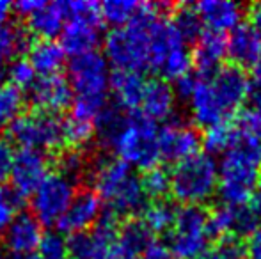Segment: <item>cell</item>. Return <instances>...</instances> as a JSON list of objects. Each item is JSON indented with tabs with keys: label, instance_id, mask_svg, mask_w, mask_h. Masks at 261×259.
I'll return each instance as SVG.
<instances>
[{
	"label": "cell",
	"instance_id": "obj_11",
	"mask_svg": "<svg viewBox=\"0 0 261 259\" xmlns=\"http://www.w3.org/2000/svg\"><path fill=\"white\" fill-rule=\"evenodd\" d=\"M203 144L199 131L194 126L183 125L179 121L167 123L158 131V149L160 158L167 162H183L190 156L199 153V146Z\"/></svg>",
	"mask_w": 261,
	"mask_h": 259
},
{
	"label": "cell",
	"instance_id": "obj_45",
	"mask_svg": "<svg viewBox=\"0 0 261 259\" xmlns=\"http://www.w3.org/2000/svg\"><path fill=\"white\" fill-rule=\"evenodd\" d=\"M251 98L254 103H261V57L252 68V80H251Z\"/></svg>",
	"mask_w": 261,
	"mask_h": 259
},
{
	"label": "cell",
	"instance_id": "obj_28",
	"mask_svg": "<svg viewBox=\"0 0 261 259\" xmlns=\"http://www.w3.org/2000/svg\"><path fill=\"white\" fill-rule=\"evenodd\" d=\"M54 156H55V160H54L55 172L62 174L64 178L71 180L75 185L79 183L80 180H84V176H89L91 162L86 153H84V149L64 148L62 151L55 153Z\"/></svg>",
	"mask_w": 261,
	"mask_h": 259
},
{
	"label": "cell",
	"instance_id": "obj_14",
	"mask_svg": "<svg viewBox=\"0 0 261 259\" xmlns=\"http://www.w3.org/2000/svg\"><path fill=\"white\" fill-rule=\"evenodd\" d=\"M73 98L75 93L62 75L41 76L31 87V100L36 110L48 112V114L66 110L73 103Z\"/></svg>",
	"mask_w": 261,
	"mask_h": 259
},
{
	"label": "cell",
	"instance_id": "obj_36",
	"mask_svg": "<svg viewBox=\"0 0 261 259\" xmlns=\"http://www.w3.org/2000/svg\"><path fill=\"white\" fill-rule=\"evenodd\" d=\"M199 259H245V243L237 236H222Z\"/></svg>",
	"mask_w": 261,
	"mask_h": 259
},
{
	"label": "cell",
	"instance_id": "obj_20",
	"mask_svg": "<svg viewBox=\"0 0 261 259\" xmlns=\"http://www.w3.org/2000/svg\"><path fill=\"white\" fill-rule=\"evenodd\" d=\"M148 80L142 73L135 71H114L110 75V89L116 98V105L123 110L135 112L141 108L144 100V91Z\"/></svg>",
	"mask_w": 261,
	"mask_h": 259
},
{
	"label": "cell",
	"instance_id": "obj_44",
	"mask_svg": "<svg viewBox=\"0 0 261 259\" xmlns=\"http://www.w3.org/2000/svg\"><path fill=\"white\" fill-rule=\"evenodd\" d=\"M45 4H46L45 0H20V2H16L13 6V11H16V14H20V16L29 18L32 13H36L39 7L45 6Z\"/></svg>",
	"mask_w": 261,
	"mask_h": 259
},
{
	"label": "cell",
	"instance_id": "obj_50",
	"mask_svg": "<svg viewBox=\"0 0 261 259\" xmlns=\"http://www.w3.org/2000/svg\"><path fill=\"white\" fill-rule=\"evenodd\" d=\"M0 259H39L38 256L31 254V256H16V254H7V256H2Z\"/></svg>",
	"mask_w": 261,
	"mask_h": 259
},
{
	"label": "cell",
	"instance_id": "obj_48",
	"mask_svg": "<svg viewBox=\"0 0 261 259\" xmlns=\"http://www.w3.org/2000/svg\"><path fill=\"white\" fill-rule=\"evenodd\" d=\"M247 16H249V23L261 34V2H256V4H252V6H249Z\"/></svg>",
	"mask_w": 261,
	"mask_h": 259
},
{
	"label": "cell",
	"instance_id": "obj_27",
	"mask_svg": "<svg viewBox=\"0 0 261 259\" xmlns=\"http://www.w3.org/2000/svg\"><path fill=\"white\" fill-rule=\"evenodd\" d=\"M171 23L185 43H197L204 36V21L201 20L196 6L176 4L171 13Z\"/></svg>",
	"mask_w": 261,
	"mask_h": 259
},
{
	"label": "cell",
	"instance_id": "obj_31",
	"mask_svg": "<svg viewBox=\"0 0 261 259\" xmlns=\"http://www.w3.org/2000/svg\"><path fill=\"white\" fill-rule=\"evenodd\" d=\"M144 9V4L135 0H107L101 4V18L116 28L126 27Z\"/></svg>",
	"mask_w": 261,
	"mask_h": 259
},
{
	"label": "cell",
	"instance_id": "obj_21",
	"mask_svg": "<svg viewBox=\"0 0 261 259\" xmlns=\"http://www.w3.org/2000/svg\"><path fill=\"white\" fill-rule=\"evenodd\" d=\"M176 94L174 89L164 78H151L146 83L142 114L151 121H167L174 112Z\"/></svg>",
	"mask_w": 261,
	"mask_h": 259
},
{
	"label": "cell",
	"instance_id": "obj_9",
	"mask_svg": "<svg viewBox=\"0 0 261 259\" xmlns=\"http://www.w3.org/2000/svg\"><path fill=\"white\" fill-rule=\"evenodd\" d=\"M69 85L75 96H107L110 87L109 63L100 52L71 57L68 66Z\"/></svg>",
	"mask_w": 261,
	"mask_h": 259
},
{
	"label": "cell",
	"instance_id": "obj_24",
	"mask_svg": "<svg viewBox=\"0 0 261 259\" xmlns=\"http://www.w3.org/2000/svg\"><path fill=\"white\" fill-rule=\"evenodd\" d=\"M66 52L61 46V43L54 39H39L34 41L29 50V61L36 73L41 76H52L59 75L61 68L64 66Z\"/></svg>",
	"mask_w": 261,
	"mask_h": 259
},
{
	"label": "cell",
	"instance_id": "obj_43",
	"mask_svg": "<svg viewBox=\"0 0 261 259\" xmlns=\"http://www.w3.org/2000/svg\"><path fill=\"white\" fill-rule=\"evenodd\" d=\"M245 259H261V227L245 240Z\"/></svg>",
	"mask_w": 261,
	"mask_h": 259
},
{
	"label": "cell",
	"instance_id": "obj_7",
	"mask_svg": "<svg viewBox=\"0 0 261 259\" xmlns=\"http://www.w3.org/2000/svg\"><path fill=\"white\" fill-rule=\"evenodd\" d=\"M7 140L21 146V149L59 153L66 148L64 119L41 110L21 114L7 126Z\"/></svg>",
	"mask_w": 261,
	"mask_h": 259
},
{
	"label": "cell",
	"instance_id": "obj_18",
	"mask_svg": "<svg viewBox=\"0 0 261 259\" xmlns=\"http://www.w3.org/2000/svg\"><path fill=\"white\" fill-rule=\"evenodd\" d=\"M189 103H190V112H192L194 123L197 126H201V128L208 130L212 126L220 125V123L229 121V116L224 110L220 101L217 100L210 80L199 78V83H197Z\"/></svg>",
	"mask_w": 261,
	"mask_h": 259
},
{
	"label": "cell",
	"instance_id": "obj_3",
	"mask_svg": "<svg viewBox=\"0 0 261 259\" xmlns=\"http://www.w3.org/2000/svg\"><path fill=\"white\" fill-rule=\"evenodd\" d=\"M219 190V169L208 153H197L171 170V194L185 206H201Z\"/></svg>",
	"mask_w": 261,
	"mask_h": 259
},
{
	"label": "cell",
	"instance_id": "obj_42",
	"mask_svg": "<svg viewBox=\"0 0 261 259\" xmlns=\"http://www.w3.org/2000/svg\"><path fill=\"white\" fill-rule=\"evenodd\" d=\"M197 83H199V76H194V75H190V73L185 76H181V78H178L176 80V85L172 87L176 98H179L181 101H190Z\"/></svg>",
	"mask_w": 261,
	"mask_h": 259
},
{
	"label": "cell",
	"instance_id": "obj_39",
	"mask_svg": "<svg viewBox=\"0 0 261 259\" xmlns=\"http://www.w3.org/2000/svg\"><path fill=\"white\" fill-rule=\"evenodd\" d=\"M68 242L59 233H46L38 249L39 259H68Z\"/></svg>",
	"mask_w": 261,
	"mask_h": 259
},
{
	"label": "cell",
	"instance_id": "obj_34",
	"mask_svg": "<svg viewBox=\"0 0 261 259\" xmlns=\"http://www.w3.org/2000/svg\"><path fill=\"white\" fill-rule=\"evenodd\" d=\"M94 137V125L80 119H64V144L66 148L84 149Z\"/></svg>",
	"mask_w": 261,
	"mask_h": 259
},
{
	"label": "cell",
	"instance_id": "obj_35",
	"mask_svg": "<svg viewBox=\"0 0 261 259\" xmlns=\"http://www.w3.org/2000/svg\"><path fill=\"white\" fill-rule=\"evenodd\" d=\"M234 135V123H220L217 126H212L204 131L203 146L206 148L208 155H217V153H226L231 146Z\"/></svg>",
	"mask_w": 261,
	"mask_h": 259
},
{
	"label": "cell",
	"instance_id": "obj_8",
	"mask_svg": "<svg viewBox=\"0 0 261 259\" xmlns=\"http://www.w3.org/2000/svg\"><path fill=\"white\" fill-rule=\"evenodd\" d=\"M76 195V185L59 172H52L45 178L38 190L32 194V215L41 225H57L62 215L68 211L69 204Z\"/></svg>",
	"mask_w": 261,
	"mask_h": 259
},
{
	"label": "cell",
	"instance_id": "obj_15",
	"mask_svg": "<svg viewBox=\"0 0 261 259\" xmlns=\"http://www.w3.org/2000/svg\"><path fill=\"white\" fill-rule=\"evenodd\" d=\"M43 236V225L38 218L32 213H20L4 233V245L9 254L31 256L36 249H39Z\"/></svg>",
	"mask_w": 261,
	"mask_h": 259
},
{
	"label": "cell",
	"instance_id": "obj_51",
	"mask_svg": "<svg viewBox=\"0 0 261 259\" xmlns=\"http://www.w3.org/2000/svg\"><path fill=\"white\" fill-rule=\"evenodd\" d=\"M7 76V69H6V66H4V61H0V87L4 85V78Z\"/></svg>",
	"mask_w": 261,
	"mask_h": 259
},
{
	"label": "cell",
	"instance_id": "obj_22",
	"mask_svg": "<svg viewBox=\"0 0 261 259\" xmlns=\"http://www.w3.org/2000/svg\"><path fill=\"white\" fill-rule=\"evenodd\" d=\"M185 41L179 38L171 21L158 16L149 25V53H151V68L158 69L172 52L183 48Z\"/></svg>",
	"mask_w": 261,
	"mask_h": 259
},
{
	"label": "cell",
	"instance_id": "obj_37",
	"mask_svg": "<svg viewBox=\"0 0 261 259\" xmlns=\"http://www.w3.org/2000/svg\"><path fill=\"white\" fill-rule=\"evenodd\" d=\"M25 204V199L18 195L13 188L0 185V235L7 231L11 222L16 218V211Z\"/></svg>",
	"mask_w": 261,
	"mask_h": 259
},
{
	"label": "cell",
	"instance_id": "obj_17",
	"mask_svg": "<svg viewBox=\"0 0 261 259\" xmlns=\"http://www.w3.org/2000/svg\"><path fill=\"white\" fill-rule=\"evenodd\" d=\"M227 55L226 38L217 32H204V36L196 43L192 52V66L196 68L197 76L210 80L222 68V61Z\"/></svg>",
	"mask_w": 261,
	"mask_h": 259
},
{
	"label": "cell",
	"instance_id": "obj_46",
	"mask_svg": "<svg viewBox=\"0 0 261 259\" xmlns=\"http://www.w3.org/2000/svg\"><path fill=\"white\" fill-rule=\"evenodd\" d=\"M142 259H172V256L165 245H162V243H153L144 252Z\"/></svg>",
	"mask_w": 261,
	"mask_h": 259
},
{
	"label": "cell",
	"instance_id": "obj_1",
	"mask_svg": "<svg viewBox=\"0 0 261 259\" xmlns=\"http://www.w3.org/2000/svg\"><path fill=\"white\" fill-rule=\"evenodd\" d=\"M261 181V140L234 123L231 146L224 153L219 170V195L222 204L249 203Z\"/></svg>",
	"mask_w": 261,
	"mask_h": 259
},
{
	"label": "cell",
	"instance_id": "obj_47",
	"mask_svg": "<svg viewBox=\"0 0 261 259\" xmlns=\"http://www.w3.org/2000/svg\"><path fill=\"white\" fill-rule=\"evenodd\" d=\"M249 208L252 210V213L256 215V218H258V222L261 224V181L259 185L256 187V190L252 192V195L249 197Z\"/></svg>",
	"mask_w": 261,
	"mask_h": 259
},
{
	"label": "cell",
	"instance_id": "obj_33",
	"mask_svg": "<svg viewBox=\"0 0 261 259\" xmlns=\"http://www.w3.org/2000/svg\"><path fill=\"white\" fill-rule=\"evenodd\" d=\"M141 181L146 195L153 200L167 199V195L171 194V172L165 170L164 167L156 165L153 169L144 170Z\"/></svg>",
	"mask_w": 261,
	"mask_h": 259
},
{
	"label": "cell",
	"instance_id": "obj_30",
	"mask_svg": "<svg viewBox=\"0 0 261 259\" xmlns=\"http://www.w3.org/2000/svg\"><path fill=\"white\" fill-rule=\"evenodd\" d=\"M31 32L27 27H18L13 23L0 25V61L11 59L31 50Z\"/></svg>",
	"mask_w": 261,
	"mask_h": 259
},
{
	"label": "cell",
	"instance_id": "obj_32",
	"mask_svg": "<svg viewBox=\"0 0 261 259\" xmlns=\"http://www.w3.org/2000/svg\"><path fill=\"white\" fill-rule=\"evenodd\" d=\"M23 103V94L18 87L11 83H4L0 87V128H6L14 119L20 118Z\"/></svg>",
	"mask_w": 261,
	"mask_h": 259
},
{
	"label": "cell",
	"instance_id": "obj_25",
	"mask_svg": "<svg viewBox=\"0 0 261 259\" xmlns=\"http://www.w3.org/2000/svg\"><path fill=\"white\" fill-rule=\"evenodd\" d=\"M128 121L126 110L117 105H107L105 110L94 119V137L98 144L105 149H114L116 140L119 138L121 131Z\"/></svg>",
	"mask_w": 261,
	"mask_h": 259
},
{
	"label": "cell",
	"instance_id": "obj_38",
	"mask_svg": "<svg viewBox=\"0 0 261 259\" xmlns=\"http://www.w3.org/2000/svg\"><path fill=\"white\" fill-rule=\"evenodd\" d=\"M7 76H9V83L18 87L20 91L29 89L36 83V69L32 68L31 61L23 59V57H16L7 68Z\"/></svg>",
	"mask_w": 261,
	"mask_h": 259
},
{
	"label": "cell",
	"instance_id": "obj_40",
	"mask_svg": "<svg viewBox=\"0 0 261 259\" xmlns=\"http://www.w3.org/2000/svg\"><path fill=\"white\" fill-rule=\"evenodd\" d=\"M234 123L242 130L249 131V133L261 140V103H254V107L240 112V116H238Z\"/></svg>",
	"mask_w": 261,
	"mask_h": 259
},
{
	"label": "cell",
	"instance_id": "obj_19",
	"mask_svg": "<svg viewBox=\"0 0 261 259\" xmlns=\"http://www.w3.org/2000/svg\"><path fill=\"white\" fill-rule=\"evenodd\" d=\"M196 9L204 21V27L217 34L234 31L244 16V7L227 0H204L196 4Z\"/></svg>",
	"mask_w": 261,
	"mask_h": 259
},
{
	"label": "cell",
	"instance_id": "obj_2",
	"mask_svg": "<svg viewBox=\"0 0 261 259\" xmlns=\"http://www.w3.org/2000/svg\"><path fill=\"white\" fill-rule=\"evenodd\" d=\"M158 14L153 4H144L137 18L126 27L112 28L105 36V59L116 71L142 73L151 68L149 53V25Z\"/></svg>",
	"mask_w": 261,
	"mask_h": 259
},
{
	"label": "cell",
	"instance_id": "obj_29",
	"mask_svg": "<svg viewBox=\"0 0 261 259\" xmlns=\"http://www.w3.org/2000/svg\"><path fill=\"white\" fill-rule=\"evenodd\" d=\"M178 208L172 203L171 199H162V200H155L151 203L144 211V218L142 220L146 222L151 233H162V235H169L171 229L174 227L176 217H178Z\"/></svg>",
	"mask_w": 261,
	"mask_h": 259
},
{
	"label": "cell",
	"instance_id": "obj_5",
	"mask_svg": "<svg viewBox=\"0 0 261 259\" xmlns=\"http://www.w3.org/2000/svg\"><path fill=\"white\" fill-rule=\"evenodd\" d=\"M210 243H215L210 229V210L203 206L181 208L165 245L172 259H199Z\"/></svg>",
	"mask_w": 261,
	"mask_h": 259
},
{
	"label": "cell",
	"instance_id": "obj_13",
	"mask_svg": "<svg viewBox=\"0 0 261 259\" xmlns=\"http://www.w3.org/2000/svg\"><path fill=\"white\" fill-rule=\"evenodd\" d=\"M101 217V197L94 190H80L76 192L73 203L69 204L68 211L62 215L57 222V229L66 235H76V233H86L91 225L98 222Z\"/></svg>",
	"mask_w": 261,
	"mask_h": 259
},
{
	"label": "cell",
	"instance_id": "obj_23",
	"mask_svg": "<svg viewBox=\"0 0 261 259\" xmlns=\"http://www.w3.org/2000/svg\"><path fill=\"white\" fill-rule=\"evenodd\" d=\"M66 25L64 2H46L27 18V31L41 39H52L62 34Z\"/></svg>",
	"mask_w": 261,
	"mask_h": 259
},
{
	"label": "cell",
	"instance_id": "obj_49",
	"mask_svg": "<svg viewBox=\"0 0 261 259\" xmlns=\"http://www.w3.org/2000/svg\"><path fill=\"white\" fill-rule=\"evenodd\" d=\"M11 9H13V6H11L9 2H6V0H0V25H4L7 21Z\"/></svg>",
	"mask_w": 261,
	"mask_h": 259
},
{
	"label": "cell",
	"instance_id": "obj_6",
	"mask_svg": "<svg viewBox=\"0 0 261 259\" xmlns=\"http://www.w3.org/2000/svg\"><path fill=\"white\" fill-rule=\"evenodd\" d=\"M112 151H116L117 158L128 165H135L142 170L156 167L160 160L156 123L146 118L142 112L128 114V121Z\"/></svg>",
	"mask_w": 261,
	"mask_h": 259
},
{
	"label": "cell",
	"instance_id": "obj_12",
	"mask_svg": "<svg viewBox=\"0 0 261 259\" xmlns=\"http://www.w3.org/2000/svg\"><path fill=\"white\" fill-rule=\"evenodd\" d=\"M217 100L227 112V116H233L240 110L247 96H251V80L247 73L242 68L229 64L222 66L213 78H210Z\"/></svg>",
	"mask_w": 261,
	"mask_h": 259
},
{
	"label": "cell",
	"instance_id": "obj_41",
	"mask_svg": "<svg viewBox=\"0 0 261 259\" xmlns=\"http://www.w3.org/2000/svg\"><path fill=\"white\" fill-rule=\"evenodd\" d=\"M13 160H14V153L13 148H11V142L0 135V183L9 178Z\"/></svg>",
	"mask_w": 261,
	"mask_h": 259
},
{
	"label": "cell",
	"instance_id": "obj_16",
	"mask_svg": "<svg viewBox=\"0 0 261 259\" xmlns=\"http://www.w3.org/2000/svg\"><path fill=\"white\" fill-rule=\"evenodd\" d=\"M227 59L237 68H254L261 57V34L251 23H240L226 39Z\"/></svg>",
	"mask_w": 261,
	"mask_h": 259
},
{
	"label": "cell",
	"instance_id": "obj_26",
	"mask_svg": "<svg viewBox=\"0 0 261 259\" xmlns=\"http://www.w3.org/2000/svg\"><path fill=\"white\" fill-rule=\"evenodd\" d=\"M117 243H119L124 250L134 254L135 257H141V256H144V252L155 242H153L151 229L146 225L144 220H141V218H128L119 227Z\"/></svg>",
	"mask_w": 261,
	"mask_h": 259
},
{
	"label": "cell",
	"instance_id": "obj_10",
	"mask_svg": "<svg viewBox=\"0 0 261 259\" xmlns=\"http://www.w3.org/2000/svg\"><path fill=\"white\" fill-rule=\"evenodd\" d=\"M50 160L36 149H20L14 153L13 167H11V188L27 199L38 190L39 185L48 176Z\"/></svg>",
	"mask_w": 261,
	"mask_h": 259
},
{
	"label": "cell",
	"instance_id": "obj_4",
	"mask_svg": "<svg viewBox=\"0 0 261 259\" xmlns=\"http://www.w3.org/2000/svg\"><path fill=\"white\" fill-rule=\"evenodd\" d=\"M66 25L61 34V46L71 57L94 52L101 41V6L89 0L64 2Z\"/></svg>",
	"mask_w": 261,
	"mask_h": 259
}]
</instances>
